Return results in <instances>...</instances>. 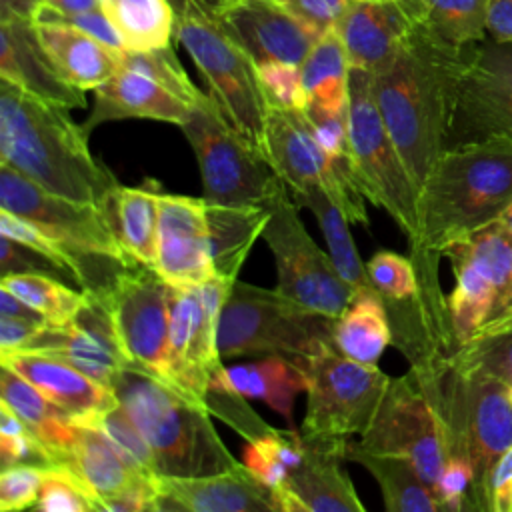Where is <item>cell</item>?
<instances>
[{"mask_svg":"<svg viewBox=\"0 0 512 512\" xmlns=\"http://www.w3.org/2000/svg\"><path fill=\"white\" fill-rule=\"evenodd\" d=\"M512 202V138L488 136L444 150L418 196V234L410 244L420 294L444 296V250L502 218Z\"/></svg>","mask_w":512,"mask_h":512,"instance_id":"1","label":"cell"},{"mask_svg":"<svg viewBox=\"0 0 512 512\" xmlns=\"http://www.w3.org/2000/svg\"><path fill=\"white\" fill-rule=\"evenodd\" d=\"M466 48L452 46L414 24L394 58L372 74L380 114L418 196L448 148L456 84Z\"/></svg>","mask_w":512,"mask_h":512,"instance_id":"2","label":"cell"},{"mask_svg":"<svg viewBox=\"0 0 512 512\" xmlns=\"http://www.w3.org/2000/svg\"><path fill=\"white\" fill-rule=\"evenodd\" d=\"M0 162L40 188L108 208L120 182L92 156L88 134L68 108L0 78Z\"/></svg>","mask_w":512,"mask_h":512,"instance_id":"3","label":"cell"},{"mask_svg":"<svg viewBox=\"0 0 512 512\" xmlns=\"http://www.w3.org/2000/svg\"><path fill=\"white\" fill-rule=\"evenodd\" d=\"M110 388L148 440L156 476H206L240 466L218 436L206 404L174 384L128 364Z\"/></svg>","mask_w":512,"mask_h":512,"instance_id":"4","label":"cell"},{"mask_svg":"<svg viewBox=\"0 0 512 512\" xmlns=\"http://www.w3.org/2000/svg\"><path fill=\"white\" fill-rule=\"evenodd\" d=\"M0 208L28 218L60 248L76 286L106 298L136 264L122 248L108 210L56 196L0 162Z\"/></svg>","mask_w":512,"mask_h":512,"instance_id":"5","label":"cell"},{"mask_svg":"<svg viewBox=\"0 0 512 512\" xmlns=\"http://www.w3.org/2000/svg\"><path fill=\"white\" fill-rule=\"evenodd\" d=\"M174 38L190 54L210 98L230 126L266 158L270 104L252 54L228 32L214 10L198 0L176 16Z\"/></svg>","mask_w":512,"mask_h":512,"instance_id":"6","label":"cell"},{"mask_svg":"<svg viewBox=\"0 0 512 512\" xmlns=\"http://www.w3.org/2000/svg\"><path fill=\"white\" fill-rule=\"evenodd\" d=\"M334 320L310 310L276 288L236 280L220 310L218 350L236 356L306 358L334 350Z\"/></svg>","mask_w":512,"mask_h":512,"instance_id":"7","label":"cell"},{"mask_svg":"<svg viewBox=\"0 0 512 512\" xmlns=\"http://www.w3.org/2000/svg\"><path fill=\"white\" fill-rule=\"evenodd\" d=\"M348 164L368 202L386 210L408 242L418 234V188L380 114L372 72L350 68Z\"/></svg>","mask_w":512,"mask_h":512,"instance_id":"8","label":"cell"},{"mask_svg":"<svg viewBox=\"0 0 512 512\" xmlns=\"http://www.w3.org/2000/svg\"><path fill=\"white\" fill-rule=\"evenodd\" d=\"M294 362L306 378L300 436L308 444L344 454L346 444L370 426L390 376L378 364H362L336 350L294 358Z\"/></svg>","mask_w":512,"mask_h":512,"instance_id":"9","label":"cell"},{"mask_svg":"<svg viewBox=\"0 0 512 512\" xmlns=\"http://www.w3.org/2000/svg\"><path fill=\"white\" fill-rule=\"evenodd\" d=\"M180 128L196 154L206 202L268 206L284 184L266 158L230 126L210 94L192 104Z\"/></svg>","mask_w":512,"mask_h":512,"instance_id":"10","label":"cell"},{"mask_svg":"<svg viewBox=\"0 0 512 512\" xmlns=\"http://www.w3.org/2000/svg\"><path fill=\"white\" fill-rule=\"evenodd\" d=\"M442 256L454 272L446 306L454 344L460 346L494 320L512 296V234L496 220L452 242Z\"/></svg>","mask_w":512,"mask_h":512,"instance_id":"11","label":"cell"},{"mask_svg":"<svg viewBox=\"0 0 512 512\" xmlns=\"http://www.w3.org/2000/svg\"><path fill=\"white\" fill-rule=\"evenodd\" d=\"M268 206L270 218L262 238L274 256L276 290L310 310L338 318L354 288L340 276L330 254L320 250L304 228L286 184L276 190Z\"/></svg>","mask_w":512,"mask_h":512,"instance_id":"12","label":"cell"},{"mask_svg":"<svg viewBox=\"0 0 512 512\" xmlns=\"http://www.w3.org/2000/svg\"><path fill=\"white\" fill-rule=\"evenodd\" d=\"M356 440L366 450L406 458L432 490L448 458L444 420L412 370L390 378L370 426Z\"/></svg>","mask_w":512,"mask_h":512,"instance_id":"13","label":"cell"},{"mask_svg":"<svg viewBox=\"0 0 512 512\" xmlns=\"http://www.w3.org/2000/svg\"><path fill=\"white\" fill-rule=\"evenodd\" d=\"M266 160L292 196L318 186L342 210L350 224L368 226L364 194L348 162H336L318 142L304 110L270 108Z\"/></svg>","mask_w":512,"mask_h":512,"instance_id":"14","label":"cell"},{"mask_svg":"<svg viewBox=\"0 0 512 512\" xmlns=\"http://www.w3.org/2000/svg\"><path fill=\"white\" fill-rule=\"evenodd\" d=\"M230 288L232 282L218 276L198 286H170L168 382L202 404L222 366L218 318Z\"/></svg>","mask_w":512,"mask_h":512,"instance_id":"15","label":"cell"},{"mask_svg":"<svg viewBox=\"0 0 512 512\" xmlns=\"http://www.w3.org/2000/svg\"><path fill=\"white\" fill-rule=\"evenodd\" d=\"M488 136L512 138V40L468 46L458 76L448 148Z\"/></svg>","mask_w":512,"mask_h":512,"instance_id":"16","label":"cell"},{"mask_svg":"<svg viewBox=\"0 0 512 512\" xmlns=\"http://www.w3.org/2000/svg\"><path fill=\"white\" fill-rule=\"evenodd\" d=\"M102 300L128 364L168 382L170 284L154 268L134 266Z\"/></svg>","mask_w":512,"mask_h":512,"instance_id":"17","label":"cell"},{"mask_svg":"<svg viewBox=\"0 0 512 512\" xmlns=\"http://www.w3.org/2000/svg\"><path fill=\"white\" fill-rule=\"evenodd\" d=\"M154 270L170 286H198L214 276L204 196L158 190Z\"/></svg>","mask_w":512,"mask_h":512,"instance_id":"18","label":"cell"},{"mask_svg":"<svg viewBox=\"0 0 512 512\" xmlns=\"http://www.w3.org/2000/svg\"><path fill=\"white\" fill-rule=\"evenodd\" d=\"M214 14L252 54L256 64L284 62L300 66L322 36L276 0H228Z\"/></svg>","mask_w":512,"mask_h":512,"instance_id":"19","label":"cell"},{"mask_svg":"<svg viewBox=\"0 0 512 512\" xmlns=\"http://www.w3.org/2000/svg\"><path fill=\"white\" fill-rule=\"evenodd\" d=\"M18 350H34L66 360L94 380L110 386L112 378L128 366L122 354L104 300L90 296L82 310L66 324H44L34 338Z\"/></svg>","mask_w":512,"mask_h":512,"instance_id":"20","label":"cell"},{"mask_svg":"<svg viewBox=\"0 0 512 512\" xmlns=\"http://www.w3.org/2000/svg\"><path fill=\"white\" fill-rule=\"evenodd\" d=\"M156 512H276L272 490L246 466L206 476H156Z\"/></svg>","mask_w":512,"mask_h":512,"instance_id":"21","label":"cell"},{"mask_svg":"<svg viewBox=\"0 0 512 512\" xmlns=\"http://www.w3.org/2000/svg\"><path fill=\"white\" fill-rule=\"evenodd\" d=\"M0 364L26 378L76 424H90L94 416L118 402L110 386L50 354L34 350H6L0 352Z\"/></svg>","mask_w":512,"mask_h":512,"instance_id":"22","label":"cell"},{"mask_svg":"<svg viewBox=\"0 0 512 512\" xmlns=\"http://www.w3.org/2000/svg\"><path fill=\"white\" fill-rule=\"evenodd\" d=\"M0 78L68 110L86 106L84 90L68 84L56 70L34 20H0Z\"/></svg>","mask_w":512,"mask_h":512,"instance_id":"23","label":"cell"},{"mask_svg":"<svg viewBox=\"0 0 512 512\" xmlns=\"http://www.w3.org/2000/svg\"><path fill=\"white\" fill-rule=\"evenodd\" d=\"M304 440V438H302ZM306 444V454L286 482L272 490L280 512H364L344 468V454Z\"/></svg>","mask_w":512,"mask_h":512,"instance_id":"24","label":"cell"},{"mask_svg":"<svg viewBox=\"0 0 512 512\" xmlns=\"http://www.w3.org/2000/svg\"><path fill=\"white\" fill-rule=\"evenodd\" d=\"M412 26L404 0H352L336 32L350 68L376 74L394 58Z\"/></svg>","mask_w":512,"mask_h":512,"instance_id":"25","label":"cell"},{"mask_svg":"<svg viewBox=\"0 0 512 512\" xmlns=\"http://www.w3.org/2000/svg\"><path fill=\"white\" fill-rule=\"evenodd\" d=\"M190 104L170 92L154 78L124 68L110 76L94 90V106L82 122L84 132H90L102 122L124 118H146L182 126L190 114Z\"/></svg>","mask_w":512,"mask_h":512,"instance_id":"26","label":"cell"},{"mask_svg":"<svg viewBox=\"0 0 512 512\" xmlns=\"http://www.w3.org/2000/svg\"><path fill=\"white\" fill-rule=\"evenodd\" d=\"M42 46L60 76L80 90H96L120 70V52L88 32L54 20H34Z\"/></svg>","mask_w":512,"mask_h":512,"instance_id":"27","label":"cell"},{"mask_svg":"<svg viewBox=\"0 0 512 512\" xmlns=\"http://www.w3.org/2000/svg\"><path fill=\"white\" fill-rule=\"evenodd\" d=\"M64 468L78 476L90 490L100 512H104V506L126 488L156 476L136 468L102 430L84 424H78L76 428Z\"/></svg>","mask_w":512,"mask_h":512,"instance_id":"28","label":"cell"},{"mask_svg":"<svg viewBox=\"0 0 512 512\" xmlns=\"http://www.w3.org/2000/svg\"><path fill=\"white\" fill-rule=\"evenodd\" d=\"M210 388L258 398L294 428V404L298 394L306 392V378L294 360L272 354L256 362L220 366L212 376Z\"/></svg>","mask_w":512,"mask_h":512,"instance_id":"29","label":"cell"},{"mask_svg":"<svg viewBox=\"0 0 512 512\" xmlns=\"http://www.w3.org/2000/svg\"><path fill=\"white\" fill-rule=\"evenodd\" d=\"M206 218L214 276L234 284L248 252L266 228L270 206L206 202Z\"/></svg>","mask_w":512,"mask_h":512,"instance_id":"30","label":"cell"},{"mask_svg":"<svg viewBox=\"0 0 512 512\" xmlns=\"http://www.w3.org/2000/svg\"><path fill=\"white\" fill-rule=\"evenodd\" d=\"M334 350L362 364H378L392 344L390 314L374 286L354 290L348 306L334 320Z\"/></svg>","mask_w":512,"mask_h":512,"instance_id":"31","label":"cell"},{"mask_svg":"<svg viewBox=\"0 0 512 512\" xmlns=\"http://www.w3.org/2000/svg\"><path fill=\"white\" fill-rule=\"evenodd\" d=\"M0 402L8 404L24 424L48 446L60 468L66 464L68 450L74 442L78 424L36 386L0 364Z\"/></svg>","mask_w":512,"mask_h":512,"instance_id":"32","label":"cell"},{"mask_svg":"<svg viewBox=\"0 0 512 512\" xmlns=\"http://www.w3.org/2000/svg\"><path fill=\"white\" fill-rule=\"evenodd\" d=\"M344 456L372 474L388 512H440L434 490L406 458L366 450L356 438L346 444Z\"/></svg>","mask_w":512,"mask_h":512,"instance_id":"33","label":"cell"},{"mask_svg":"<svg viewBox=\"0 0 512 512\" xmlns=\"http://www.w3.org/2000/svg\"><path fill=\"white\" fill-rule=\"evenodd\" d=\"M158 186H118L108 210L114 232L126 254L140 266H156Z\"/></svg>","mask_w":512,"mask_h":512,"instance_id":"34","label":"cell"},{"mask_svg":"<svg viewBox=\"0 0 512 512\" xmlns=\"http://www.w3.org/2000/svg\"><path fill=\"white\" fill-rule=\"evenodd\" d=\"M300 76L306 94L304 110H320L330 114L348 112L350 62L336 28L324 32L316 40L300 64Z\"/></svg>","mask_w":512,"mask_h":512,"instance_id":"35","label":"cell"},{"mask_svg":"<svg viewBox=\"0 0 512 512\" xmlns=\"http://www.w3.org/2000/svg\"><path fill=\"white\" fill-rule=\"evenodd\" d=\"M414 24L436 38L466 48L486 40V0H404Z\"/></svg>","mask_w":512,"mask_h":512,"instance_id":"36","label":"cell"},{"mask_svg":"<svg viewBox=\"0 0 512 512\" xmlns=\"http://www.w3.org/2000/svg\"><path fill=\"white\" fill-rule=\"evenodd\" d=\"M102 10L126 50H152L174 38L176 12L168 0H102Z\"/></svg>","mask_w":512,"mask_h":512,"instance_id":"37","label":"cell"},{"mask_svg":"<svg viewBox=\"0 0 512 512\" xmlns=\"http://www.w3.org/2000/svg\"><path fill=\"white\" fill-rule=\"evenodd\" d=\"M292 198H296L300 204H304L314 214V218L324 234L328 254H330L336 270L340 272V276L354 290L372 286L368 268H366V264H362L356 244L352 240V234L348 230L350 222L342 214V210L332 202V198L318 186H310Z\"/></svg>","mask_w":512,"mask_h":512,"instance_id":"38","label":"cell"},{"mask_svg":"<svg viewBox=\"0 0 512 512\" xmlns=\"http://www.w3.org/2000/svg\"><path fill=\"white\" fill-rule=\"evenodd\" d=\"M0 286L30 304L48 320V324L70 322L88 300V294L82 288H70L60 278L36 272L6 274L2 276Z\"/></svg>","mask_w":512,"mask_h":512,"instance_id":"39","label":"cell"},{"mask_svg":"<svg viewBox=\"0 0 512 512\" xmlns=\"http://www.w3.org/2000/svg\"><path fill=\"white\" fill-rule=\"evenodd\" d=\"M306 444L296 428L278 430L246 444L244 464L270 488H280L288 474L300 466Z\"/></svg>","mask_w":512,"mask_h":512,"instance_id":"40","label":"cell"},{"mask_svg":"<svg viewBox=\"0 0 512 512\" xmlns=\"http://www.w3.org/2000/svg\"><path fill=\"white\" fill-rule=\"evenodd\" d=\"M450 356L496 378L506 386L512 400V322L482 328L470 340L456 346Z\"/></svg>","mask_w":512,"mask_h":512,"instance_id":"41","label":"cell"},{"mask_svg":"<svg viewBox=\"0 0 512 512\" xmlns=\"http://www.w3.org/2000/svg\"><path fill=\"white\" fill-rule=\"evenodd\" d=\"M120 64L124 68L142 72L162 86H166L170 92H174L178 98L188 102L190 106L200 100L204 94L186 74L184 66L176 58L172 46H160L152 50H122L120 52Z\"/></svg>","mask_w":512,"mask_h":512,"instance_id":"42","label":"cell"},{"mask_svg":"<svg viewBox=\"0 0 512 512\" xmlns=\"http://www.w3.org/2000/svg\"><path fill=\"white\" fill-rule=\"evenodd\" d=\"M84 426H94L102 430L114 444L116 448L140 470L148 474H156V464H154V452L136 426V422L130 418V414L124 410L120 402L114 406L102 410L98 416L92 418L90 424Z\"/></svg>","mask_w":512,"mask_h":512,"instance_id":"43","label":"cell"},{"mask_svg":"<svg viewBox=\"0 0 512 512\" xmlns=\"http://www.w3.org/2000/svg\"><path fill=\"white\" fill-rule=\"evenodd\" d=\"M372 286L384 302H408L418 296V276L410 256L378 250L366 264Z\"/></svg>","mask_w":512,"mask_h":512,"instance_id":"44","label":"cell"},{"mask_svg":"<svg viewBox=\"0 0 512 512\" xmlns=\"http://www.w3.org/2000/svg\"><path fill=\"white\" fill-rule=\"evenodd\" d=\"M40 512H96L98 502L68 468H44L40 494L34 504Z\"/></svg>","mask_w":512,"mask_h":512,"instance_id":"45","label":"cell"},{"mask_svg":"<svg viewBox=\"0 0 512 512\" xmlns=\"http://www.w3.org/2000/svg\"><path fill=\"white\" fill-rule=\"evenodd\" d=\"M204 404L210 410V414L222 418L228 426H232L238 434H242L246 442L278 432L274 426L264 422L246 402V398L240 394L210 388L204 398Z\"/></svg>","mask_w":512,"mask_h":512,"instance_id":"46","label":"cell"},{"mask_svg":"<svg viewBox=\"0 0 512 512\" xmlns=\"http://www.w3.org/2000/svg\"><path fill=\"white\" fill-rule=\"evenodd\" d=\"M260 80L268 98L270 108L304 110L306 94L302 88L300 66L284 62H262L258 64Z\"/></svg>","mask_w":512,"mask_h":512,"instance_id":"47","label":"cell"},{"mask_svg":"<svg viewBox=\"0 0 512 512\" xmlns=\"http://www.w3.org/2000/svg\"><path fill=\"white\" fill-rule=\"evenodd\" d=\"M44 468L30 464H16L10 468H2L0 474V510L14 512L34 508L40 484H42Z\"/></svg>","mask_w":512,"mask_h":512,"instance_id":"48","label":"cell"},{"mask_svg":"<svg viewBox=\"0 0 512 512\" xmlns=\"http://www.w3.org/2000/svg\"><path fill=\"white\" fill-rule=\"evenodd\" d=\"M0 236H6L10 240L42 254V256H46L48 260H52L56 266H60L64 272H68L72 276V272L68 270L66 260L62 256L60 248L56 246V242L46 232H42L36 224H32L28 218H22L14 212H8V210L0 208Z\"/></svg>","mask_w":512,"mask_h":512,"instance_id":"49","label":"cell"},{"mask_svg":"<svg viewBox=\"0 0 512 512\" xmlns=\"http://www.w3.org/2000/svg\"><path fill=\"white\" fill-rule=\"evenodd\" d=\"M22 272L48 274V276H54L60 280L64 276H68L74 282V278L68 272H64L60 266H56L46 256L30 250L6 236H0V274L6 276V274H22Z\"/></svg>","mask_w":512,"mask_h":512,"instance_id":"50","label":"cell"},{"mask_svg":"<svg viewBox=\"0 0 512 512\" xmlns=\"http://www.w3.org/2000/svg\"><path fill=\"white\" fill-rule=\"evenodd\" d=\"M352 0H288L286 8L320 34L334 30Z\"/></svg>","mask_w":512,"mask_h":512,"instance_id":"51","label":"cell"},{"mask_svg":"<svg viewBox=\"0 0 512 512\" xmlns=\"http://www.w3.org/2000/svg\"><path fill=\"white\" fill-rule=\"evenodd\" d=\"M484 512H512V446L498 458L488 476Z\"/></svg>","mask_w":512,"mask_h":512,"instance_id":"52","label":"cell"},{"mask_svg":"<svg viewBox=\"0 0 512 512\" xmlns=\"http://www.w3.org/2000/svg\"><path fill=\"white\" fill-rule=\"evenodd\" d=\"M42 326V322L0 316V352L24 348Z\"/></svg>","mask_w":512,"mask_h":512,"instance_id":"53","label":"cell"},{"mask_svg":"<svg viewBox=\"0 0 512 512\" xmlns=\"http://www.w3.org/2000/svg\"><path fill=\"white\" fill-rule=\"evenodd\" d=\"M486 30L492 40H512V0H486Z\"/></svg>","mask_w":512,"mask_h":512,"instance_id":"54","label":"cell"},{"mask_svg":"<svg viewBox=\"0 0 512 512\" xmlns=\"http://www.w3.org/2000/svg\"><path fill=\"white\" fill-rule=\"evenodd\" d=\"M0 316H12V318H24V320L48 324V320L40 312H36L30 304H26L22 298H18L16 294H12L2 286H0Z\"/></svg>","mask_w":512,"mask_h":512,"instance_id":"55","label":"cell"},{"mask_svg":"<svg viewBox=\"0 0 512 512\" xmlns=\"http://www.w3.org/2000/svg\"><path fill=\"white\" fill-rule=\"evenodd\" d=\"M44 2L42 0H0V20L26 18L36 20Z\"/></svg>","mask_w":512,"mask_h":512,"instance_id":"56","label":"cell"},{"mask_svg":"<svg viewBox=\"0 0 512 512\" xmlns=\"http://www.w3.org/2000/svg\"><path fill=\"white\" fill-rule=\"evenodd\" d=\"M46 8L60 14H76L102 8V0H42Z\"/></svg>","mask_w":512,"mask_h":512,"instance_id":"57","label":"cell"},{"mask_svg":"<svg viewBox=\"0 0 512 512\" xmlns=\"http://www.w3.org/2000/svg\"><path fill=\"white\" fill-rule=\"evenodd\" d=\"M170 4H172V8H174V12H176V16L178 14H182V10L192 2V0H168ZM198 2H202V4H206L210 10H218L220 6H224L228 0H198Z\"/></svg>","mask_w":512,"mask_h":512,"instance_id":"58","label":"cell"},{"mask_svg":"<svg viewBox=\"0 0 512 512\" xmlns=\"http://www.w3.org/2000/svg\"><path fill=\"white\" fill-rule=\"evenodd\" d=\"M506 322H512V296H510V300L506 302V306L502 308V312L494 318V320H490L486 326H496V324H506ZM484 326V328H486ZM480 332V330H478Z\"/></svg>","mask_w":512,"mask_h":512,"instance_id":"59","label":"cell"},{"mask_svg":"<svg viewBox=\"0 0 512 512\" xmlns=\"http://www.w3.org/2000/svg\"><path fill=\"white\" fill-rule=\"evenodd\" d=\"M500 222L504 224V228L512 234V202H510V206L506 208V212L502 214V218H500Z\"/></svg>","mask_w":512,"mask_h":512,"instance_id":"60","label":"cell"},{"mask_svg":"<svg viewBox=\"0 0 512 512\" xmlns=\"http://www.w3.org/2000/svg\"><path fill=\"white\" fill-rule=\"evenodd\" d=\"M276 2H282V4H286V2H288V0H276Z\"/></svg>","mask_w":512,"mask_h":512,"instance_id":"61","label":"cell"}]
</instances>
